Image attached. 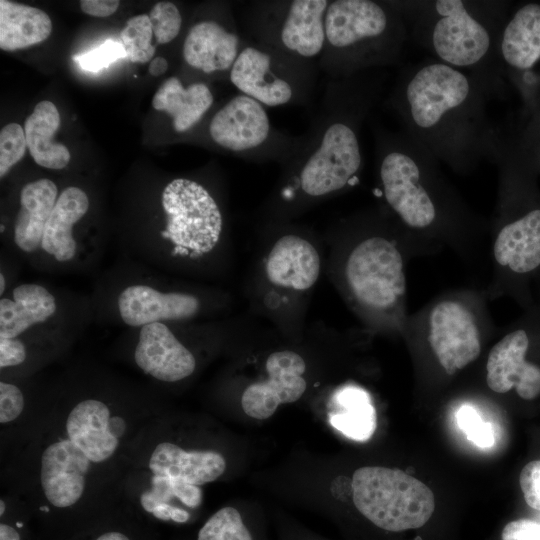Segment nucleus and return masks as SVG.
<instances>
[{
	"instance_id": "47",
	"label": "nucleus",
	"mask_w": 540,
	"mask_h": 540,
	"mask_svg": "<svg viewBox=\"0 0 540 540\" xmlns=\"http://www.w3.org/2000/svg\"><path fill=\"white\" fill-rule=\"evenodd\" d=\"M416 540H421V538H420V537H417Z\"/></svg>"
},
{
	"instance_id": "23",
	"label": "nucleus",
	"mask_w": 540,
	"mask_h": 540,
	"mask_svg": "<svg viewBox=\"0 0 540 540\" xmlns=\"http://www.w3.org/2000/svg\"><path fill=\"white\" fill-rule=\"evenodd\" d=\"M213 102V94L206 83L192 82L185 87L178 77L166 79L152 99L153 108L170 116L177 133L193 129L211 109Z\"/></svg>"
},
{
	"instance_id": "15",
	"label": "nucleus",
	"mask_w": 540,
	"mask_h": 540,
	"mask_svg": "<svg viewBox=\"0 0 540 540\" xmlns=\"http://www.w3.org/2000/svg\"><path fill=\"white\" fill-rule=\"evenodd\" d=\"M265 368L267 378L247 386L241 398L245 414L257 420L268 419L281 404L299 400L307 388L305 361L294 351L271 353Z\"/></svg>"
},
{
	"instance_id": "36",
	"label": "nucleus",
	"mask_w": 540,
	"mask_h": 540,
	"mask_svg": "<svg viewBox=\"0 0 540 540\" xmlns=\"http://www.w3.org/2000/svg\"><path fill=\"white\" fill-rule=\"evenodd\" d=\"M25 401L21 390L12 383L0 382V423L16 420L24 409Z\"/></svg>"
},
{
	"instance_id": "40",
	"label": "nucleus",
	"mask_w": 540,
	"mask_h": 540,
	"mask_svg": "<svg viewBox=\"0 0 540 540\" xmlns=\"http://www.w3.org/2000/svg\"><path fill=\"white\" fill-rule=\"evenodd\" d=\"M120 2L118 0H82V12L94 17H108L116 12Z\"/></svg>"
},
{
	"instance_id": "37",
	"label": "nucleus",
	"mask_w": 540,
	"mask_h": 540,
	"mask_svg": "<svg viewBox=\"0 0 540 540\" xmlns=\"http://www.w3.org/2000/svg\"><path fill=\"white\" fill-rule=\"evenodd\" d=\"M519 484L526 503L540 510V460L530 461L522 468Z\"/></svg>"
},
{
	"instance_id": "16",
	"label": "nucleus",
	"mask_w": 540,
	"mask_h": 540,
	"mask_svg": "<svg viewBox=\"0 0 540 540\" xmlns=\"http://www.w3.org/2000/svg\"><path fill=\"white\" fill-rule=\"evenodd\" d=\"M529 347L524 328L513 330L492 347L486 363V382L491 390L507 393L514 388L525 400L540 395V366L528 360Z\"/></svg>"
},
{
	"instance_id": "27",
	"label": "nucleus",
	"mask_w": 540,
	"mask_h": 540,
	"mask_svg": "<svg viewBox=\"0 0 540 540\" xmlns=\"http://www.w3.org/2000/svg\"><path fill=\"white\" fill-rule=\"evenodd\" d=\"M60 126V114L48 100L39 102L26 118L24 131L27 147L36 164L60 170L67 166L71 155L68 148L54 140Z\"/></svg>"
},
{
	"instance_id": "12",
	"label": "nucleus",
	"mask_w": 540,
	"mask_h": 540,
	"mask_svg": "<svg viewBox=\"0 0 540 540\" xmlns=\"http://www.w3.org/2000/svg\"><path fill=\"white\" fill-rule=\"evenodd\" d=\"M148 468L152 491L142 498V504L152 513L159 506L170 505L173 497L188 507H198L203 494L200 486L218 479L226 470V460L214 450H185L163 441L151 452Z\"/></svg>"
},
{
	"instance_id": "44",
	"label": "nucleus",
	"mask_w": 540,
	"mask_h": 540,
	"mask_svg": "<svg viewBox=\"0 0 540 540\" xmlns=\"http://www.w3.org/2000/svg\"><path fill=\"white\" fill-rule=\"evenodd\" d=\"M5 285H6V282H5L4 275L0 274V294L1 295L4 293Z\"/></svg>"
},
{
	"instance_id": "3",
	"label": "nucleus",
	"mask_w": 540,
	"mask_h": 540,
	"mask_svg": "<svg viewBox=\"0 0 540 540\" xmlns=\"http://www.w3.org/2000/svg\"><path fill=\"white\" fill-rule=\"evenodd\" d=\"M409 37L434 59L469 73L495 93L505 3L494 0L393 1Z\"/></svg>"
},
{
	"instance_id": "13",
	"label": "nucleus",
	"mask_w": 540,
	"mask_h": 540,
	"mask_svg": "<svg viewBox=\"0 0 540 540\" xmlns=\"http://www.w3.org/2000/svg\"><path fill=\"white\" fill-rule=\"evenodd\" d=\"M345 277L358 302L372 310L392 308L406 292L402 256L394 243L381 236L365 238L353 248Z\"/></svg>"
},
{
	"instance_id": "33",
	"label": "nucleus",
	"mask_w": 540,
	"mask_h": 540,
	"mask_svg": "<svg viewBox=\"0 0 540 540\" xmlns=\"http://www.w3.org/2000/svg\"><path fill=\"white\" fill-rule=\"evenodd\" d=\"M27 140L24 129L17 123H9L0 132V176L3 178L9 170L24 156Z\"/></svg>"
},
{
	"instance_id": "31",
	"label": "nucleus",
	"mask_w": 540,
	"mask_h": 540,
	"mask_svg": "<svg viewBox=\"0 0 540 540\" xmlns=\"http://www.w3.org/2000/svg\"><path fill=\"white\" fill-rule=\"evenodd\" d=\"M197 540H253L240 512L230 506L216 511L201 527Z\"/></svg>"
},
{
	"instance_id": "22",
	"label": "nucleus",
	"mask_w": 540,
	"mask_h": 540,
	"mask_svg": "<svg viewBox=\"0 0 540 540\" xmlns=\"http://www.w3.org/2000/svg\"><path fill=\"white\" fill-rule=\"evenodd\" d=\"M498 59L502 71H527L540 60V4H525L505 20Z\"/></svg>"
},
{
	"instance_id": "39",
	"label": "nucleus",
	"mask_w": 540,
	"mask_h": 540,
	"mask_svg": "<svg viewBox=\"0 0 540 540\" xmlns=\"http://www.w3.org/2000/svg\"><path fill=\"white\" fill-rule=\"evenodd\" d=\"M27 357L25 345L17 338H0L1 369L22 364Z\"/></svg>"
},
{
	"instance_id": "2",
	"label": "nucleus",
	"mask_w": 540,
	"mask_h": 540,
	"mask_svg": "<svg viewBox=\"0 0 540 540\" xmlns=\"http://www.w3.org/2000/svg\"><path fill=\"white\" fill-rule=\"evenodd\" d=\"M386 78L379 69L329 79L300 148L284 164L285 196L317 200L357 181L363 166L361 129L381 99Z\"/></svg>"
},
{
	"instance_id": "25",
	"label": "nucleus",
	"mask_w": 540,
	"mask_h": 540,
	"mask_svg": "<svg viewBox=\"0 0 540 540\" xmlns=\"http://www.w3.org/2000/svg\"><path fill=\"white\" fill-rule=\"evenodd\" d=\"M89 199L78 187L64 189L48 218L43 232L41 247L57 261L71 260L76 253L73 225L88 211Z\"/></svg>"
},
{
	"instance_id": "14",
	"label": "nucleus",
	"mask_w": 540,
	"mask_h": 540,
	"mask_svg": "<svg viewBox=\"0 0 540 540\" xmlns=\"http://www.w3.org/2000/svg\"><path fill=\"white\" fill-rule=\"evenodd\" d=\"M430 346L448 375L477 359L481 351L479 329L473 313L458 301H442L429 318Z\"/></svg>"
},
{
	"instance_id": "9",
	"label": "nucleus",
	"mask_w": 540,
	"mask_h": 540,
	"mask_svg": "<svg viewBox=\"0 0 540 540\" xmlns=\"http://www.w3.org/2000/svg\"><path fill=\"white\" fill-rule=\"evenodd\" d=\"M330 0L253 1L244 10L246 37L302 59L318 61Z\"/></svg>"
},
{
	"instance_id": "35",
	"label": "nucleus",
	"mask_w": 540,
	"mask_h": 540,
	"mask_svg": "<svg viewBox=\"0 0 540 540\" xmlns=\"http://www.w3.org/2000/svg\"><path fill=\"white\" fill-rule=\"evenodd\" d=\"M126 52L121 42L106 40L99 47L73 56V60L86 71L98 72L118 59L125 58Z\"/></svg>"
},
{
	"instance_id": "34",
	"label": "nucleus",
	"mask_w": 540,
	"mask_h": 540,
	"mask_svg": "<svg viewBox=\"0 0 540 540\" xmlns=\"http://www.w3.org/2000/svg\"><path fill=\"white\" fill-rule=\"evenodd\" d=\"M459 427L476 446L489 448L494 445V431L489 422H485L471 406H462L457 412Z\"/></svg>"
},
{
	"instance_id": "32",
	"label": "nucleus",
	"mask_w": 540,
	"mask_h": 540,
	"mask_svg": "<svg viewBox=\"0 0 540 540\" xmlns=\"http://www.w3.org/2000/svg\"><path fill=\"white\" fill-rule=\"evenodd\" d=\"M149 19L158 44H167L180 33L182 15L172 2L163 1L155 4L149 12Z\"/></svg>"
},
{
	"instance_id": "5",
	"label": "nucleus",
	"mask_w": 540,
	"mask_h": 540,
	"mask_svg": "<svg viewBox=\"0 0 540 540\" xmlns=\"http://www.w3.org/2000/svg\"><path fill=\"white\" fill-rule=\"evenodd\" d=\"M408 38L393 1L330 0L317 65L332 80L379 70L399 61Z\"/></svg>"
},
{
	"instance_id": "4",
	"label": "nucleus",
	"mask_w": 540,
	"mask_h": 540,
	"mask_svg": "<svg viewBox=\"0 0 540 540\" xmlns=\"http://www.w3.org/2000/svg\"><path fill=\"white\" fill-rule=\"evenodd\" d=\"M126 429V420L105 402H77L40 454L39 483L46 501L58 509L79 503L88 478L115 457Z\"/></svg>"
},
{
	"instance_id": "11",
	"label": "nucleus",
	"mask_w": 540,
	"mask_h": 540,
	"mask_svg": "<svg viewBox=\"0 0 540 540\" xmlns=\"http://www.w3.org/2000/svg\"><path fill=\"white\" fill-rule=\"evenodd\" d=\"M166 227L161 236L174 244L172 255L198 258L213 250L223 228L221 210L211 193L187 178L170 181L162 193Z\"/></svg>"
},
{
	"instance_id": "18",
	"label": "nucleus",
	"mask_w": 540,
	"mask_h": 540,
	"mask_svg": "<svg viewBox=\"0 0 540 540\" xmlns=\"http://www.w3.org/2000/svg\"><path fill=\"white\" fill-rule=\"evenodd\" d=\"M134 360L144 373L164 382L183 380L196 368L194 355L162 322L141 327Z\"/></svg>"
},
{
	"instance_id": "24",
	"label": "nucleus",
	"mask_w": 540,
	"mask_h": 540,
	"mask_svg": "<svg viewBox=\"0 0 540 540\" xmlns=\"http://www.w3.org/2000/svg\"><path fill=\"white\" fill-rule=\"evenodd\" d=\"M57 196L58 188L49 179H39L22 188L14 225V242L22 251L34 252L41 246L44 227Z\"/></svg>"
},
{
	"instance_id": "45",
	"label": "nucleus",
	"mask_w": 540,
	"mask_h": 540,
	"mask_svg": "<svg viewBox=\"0 0 540 540\" xmlns=\"http://www.w3.org/2000/svg\"><path fill=\"white\" fill-rule=\"evenodd\" d=\"M4 511H5V503L1 499V501H0V514H1V516L4 514Z\"/></svg>"
},
{
	"instance_id": "10",
	"label": "nucleus",
	"mask_w": 540,
	"mask_h": 540,
	"mask_svg": "<svg viewBox=\"0 0 540 540\" xmlns=\"http://www.w3.org/2000/svg\"><path fill=\"white\" fill-rule=\"evenodd\" d=\"M208 134L219 148L244 160L283 165L303 141V134L296 136L274 128L265 107L241 93L212 115Z\"/></svg>"
},
{
	"instance_id": "1",
	"label": "nucleus",
	"mask_w": 540,
	"mask_h": 540,
	"mask_svg": "<svg viewBox=\"0 0 540 540\" xmlns=\"http://www.w3.org/2000/svg\"><path fill=\"white\" fill-rule=\"evenodd\" d=\"M491 93L477 77L429 58L401 70L384 105L438 161L466 170L495 161L503 143L487 115Z\"/></svg>"
},
{
	"instance_id": "21",
	"label": "nucleus",
	"mask_w": 540,
	"mask_h": 540,
	"mask_svg": "<svg viewBox=\"0 0 540 540\" xmlns=\"http://www.w3.org/2000/svg\"><path fill=\"white\" fill-rule=\"evenodd\" d=\"M494 257L504 267L525 275L540 267V207L507 221L494 242Z\"/></svg>"
},
{
	"instance_id": "42",
	"label": "nucleus",
	"mask_w": 540,
	"mask_h": 540,
	"mask_svg": "<svg viewBox=\"0 0 540 540\" xmlns=\"http://www.w3.org/2000/svg\"><path fill=\"white\" fill-rule=\"evenodd\" d=\"M0 540H20V534L12 526L6 523H1Z\"/></svg>"
},
{
	"instance_id": "43",
	"label": "nucleus",
	"mask_w": 540,
	"mask_h": 540,
	"mask_svg": "<svg viewBox=\"0 0 540 540\" xmlns=\"http://www.w3.org/2000/svg\"><path fill=\"white\" fill-rule=\"evenodd\" d=\"M96 540H130L125 534L117 531L103 533Z\"/></svg>"
},
{
	"instance_id": "41",
	"label": "nucleus",
	"mask_w": 540,
	"mask_h": 540,
	"mask_svg": "<svg viewBox=\"0 0 540 540\" xmlns=\"http://www.w3.org/2000/svg\"><path fill=\"white\" fill-rule=\"evenodd\" d=\"M168 69V62L163 57H156L150 61L148 72L150 75L158 77L163 75Z\"/></svg>"
},
{
	"instance_id": "19",
	"label": "nucleus",
	"mask_w": 540,
	"mask_h": 540,
	"mask_svg": "<svg viewBox=\"0 0 540 540\" xmlns=\"http://www.w3.org/2000/svg\"><path fill=\"white\" fill-rule=\"evenodd\" d=\"M118 309L127 325L139 327L166 320H185L200 309L199 299L185 293H162L150 286L132 285L119 295Z\"/></svg>"
},
{
	"instance_id": "7",
	"label": "nucleus",
	"mask_w": 540,
	"mask_h": 540,
	"mask_svg": "<svg viewBox=\"0 0 540 540\" xmlns=\"http://www.w3.org/2000/svg\"><path fill=\"white\" fill-rule=\"evenodd\" d=\"M316 61L302 59L245 36L229 73L233 86L264 107L307 105L318 75Z\"/></svg>"
},
{
	"instance_id": "30",
	"label": "nucleus",
	"mask_w": 540,
	"mask_h": 540,
	"mask_svg": "<svg viewBox=\"0 0 540 540\" xmlns=\"http://www.w3.org/2000/svg\"><path fill=\"white\" fill-rule=\"evenodd\" d=\"M153 35L149 15L140 14L127 20L120 32L121 43L126 57L133 63H147L155 53L151 44Z\"/></svg>"
},
{
	"instance_id": "8",
	"label": "nucleus",
	"mask_w": 540,
	"mask_h": 540,
	"mask_svg": "<svg viewBox=\"0 0 540 540\" xmlns=\"http://www.w3.org/2000/svg\"><path fill=\"white\" fill-rule=\"evenodd\" d=\"M351 487L357 510L386 531L422 527L435 509L431 489L400 469L361 467L354 472Z\"/></svg>"
},
{
	"instance_id": "26",
	"label": "nucleus",
	"mask_w": 540,
	"mask_h": 540,
	"mask_svg": "<svg viewBox=\"0 0 540 540\" xmlns=\"http://www.w3.org/2000/svg\"><path fill=\"white\" fill-rule=\"evenodd\" d=\"M12 294L13 300H0V338H17L56 311L54 296L41 285L22 284L14 288Z\"/></svg>"
},
{
	"instance_id": "6",
	"label": "nucleus",
	"mask_w": 540,
	"mask_h": 540,
	"mask_svg": "<svg viewBox=\"0 0 540 540\" xmlns=\"http://www.w3.org/2000/svg\"><path fill=\"white\" fill-rule=\"evenodd\" d=\"M375 158L388 207L412 229H427L440 216L434 194L438 160L404 130L374 128Z\"/></svg>"
},
{
	"instance_id": "29",
	"label": "nucleus",
	"mask_w": 540,
	"mask_h": 540,
	"mask_svg": "<svg viewBox=\"0 0 540 540\" xmlns=\"http://www.w3.org/2000/svg\"><path fill=\"white\" fill-rule=\"evenodd\" d=\"M331 425L346 437L366 441L376 429V412L366 391L354 386L338 390L330 403Z\"/></svg>"
},
{
	"instance_id": "17",
	"label": "nucleus",
	"mask_w": 540,
	"mask_h": 540,
	"mask_svg": "<svg viewBox=\"0 0 540 540\" xmlns=\"http://www.w3.org/2000/svg\"><path fill=\"white\" fill-rule=\"evenodd\" d=\"M242 37L232 19L226 23L202 19L188 30L182 47L185 63L203 74L229 73L243 47Z\"/></svg>"
},
{
	"instance_id": "46",
	"label": "nucleus",
	"mask_w": 540,
	"mask_h": 540,
	"mask_svg": "<svg viewBox=\"0 0 540 540\" xmlns=\"http://www.w3.org/2000/svg\"><path fill=\"white\" fill-rule=\"evenodd\" d=\"M3 231H4V226H3V225H1V232H3Z\"/></svg>"
},
{
	"instance_id": "20",
	"label": "nucleus",
	"mask_w": 540,
	"mask_h": 540,
	"mask_svg": "<svg viewBox=\"0 0 540 540\" xmlns=\"http://www.w3.org/2000/svg\"><path fill=\"white\" fill-rule=\"evenodd\" d=\"M320 267L319 254L311 242L296 234H286L271 248L265 272L275 286L304 291L316 283Z\"/></svg>"
},
{
	"instance_id": "38",
	"label": "nucleus",
	"mask_w": 540,
	"mask_h": 540,
	"mask_svg": "<svg viewBox=\"0 0 540 540\" xmlns=\"http://www.w3.org/2000/svg\"><path fill=\"white\" fill-rule=\"evenodd\" d=\"M502 540H540V523L529 520H514L505 525Z\"/></svg>"
},
{
	"instance_id": "28",
	"label": "nucleus",
	"mask_w": 540,
	"mask_h": 540,
	"mask_svg": "<svg viewBox=\"0 0 540 540\" xmlns=\"http://www.w3.org/2000/svg\"><path fill=\"white\" fill-rule=\"evenodd\" d=\"M52 22L46 12L8 0L0 1V48L15 51L46 40Z\"/></svg>"
}]
</instances>
